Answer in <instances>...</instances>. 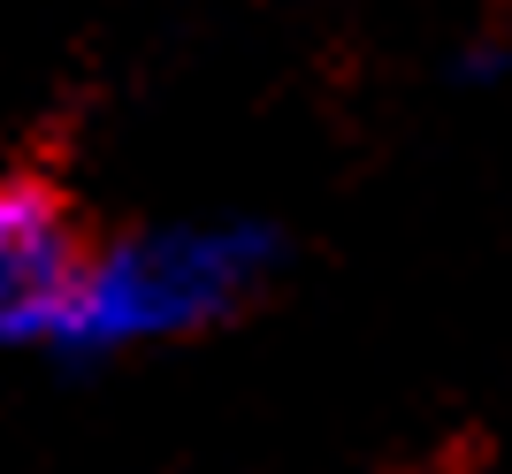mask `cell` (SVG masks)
I'll return each mask as SVG.
<instances>
[{
	"label": "cell",
	"mask_w": 512,
	"mask_h": 474,
	"mask_svg": "<svg viewBox=\"0 0 512 474\" xmlns=\"http://www.w3.org/2000/svg\"><path fill=\"white\" fill-rule=\"evenodd\" d=\"M451 77H459V85H497V77H512V46H467V54L451 62Z\"/></svg>",
	"instance_id": "3"
},
{
	"label": "cell",
	"mask_w": 512,
	"mask_h": 474,
	"mask_svg": "<svg viewBox=\"0 0 512 474\" xmlns=\"http://www.w3.org/2000/svg\"><path fill=\"white\" fill-rule=\"evenodd\" d=\"M85 237L69 222L62 192L23 169H0V352H46L62 322Z\"/></svg>",
	"instance_id": "2"
},
{
	"label": "cell",
	"mask_w": 512,
	"mask_h": 474,
	"mask_svg": "<svg viewBox=\"0 0 512 474\" xmlns=\"http://www.w3.org/2000/svg\"><path fill=\"white\" fill-rule=\"evenodd\" d=\"M276 268H283V237L276 222H253V215L123 230L85 253L46 352L69 367H100V360H123V352L184 345L199 329H222L230 314H245Z\"/></svg>",
	"instance_id": "1"
}]
</instances>
